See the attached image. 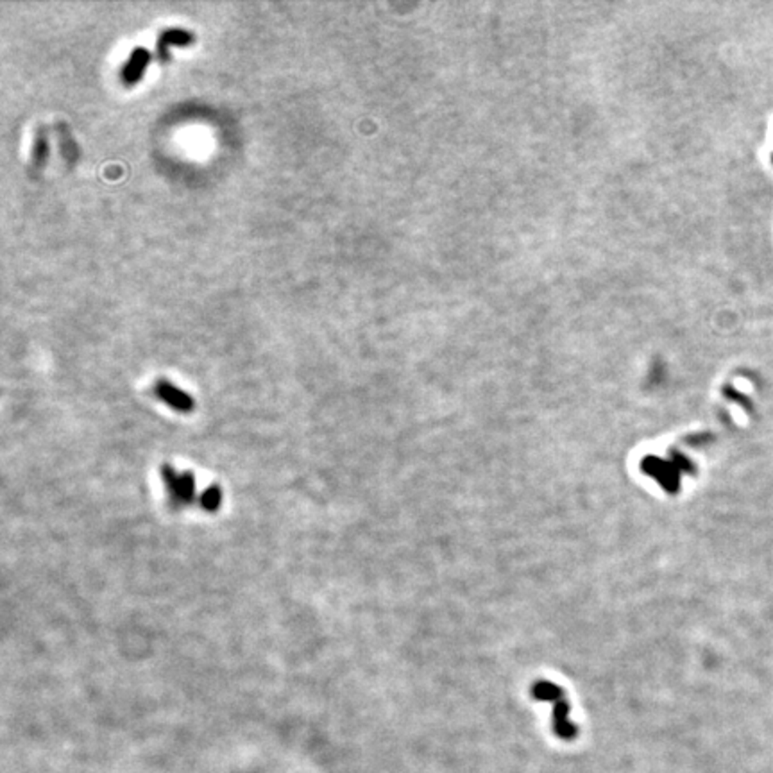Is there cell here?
<instances>
[{
	"label": "cell",
	"instance_id": "52a82bcc",
	"mask_svg": "<svg viewBox=\"0 0 773 773\" xmlns=\"http://www.w3.org/2000/svg\"><path fill=\"white\" fill-rule=\"evenodd\" d=\"M772 161H773V154H772Z\"/></svg>",
	"mask_w": 773,
	"mask_h": 773
},
{
	"label": "cell",
	"instance_id": "8992f818",
	"mask_svg": "<svg viewBox=\"0 0 773 773\" xmlns=\"http://www.w3.org/2000/svg\"><path fill=\"white\" fill-rule=\"evenodd\" d=\"M45 156H47V138H45L44 131H39L35 145V165H38L39 167V165L44 163Z\"/></svg>",
	"mask_w": 773,
	"mask_h": 773
},
{
	"label": "cell",
	"instance_id": "6da1fadb",
	"mask_svg": "<svg viewBox=\"0 0 773 773\" xmlns=\"http://www.w3.org/2000/svg\"><path fill=\"white\" fill-rule=\"evenodd\" d=\"M154 392L158 398L163 399L169 406H172L174 410L179 412H192L194 410V398L190 394L183 392L181 389H177L176 385H172L167 380H158L154 383Z\"/></svg>",
	"mask_w": 773,
	"mask_h": 773
},
{
	"label": "cell",
	"instance_id": "5b68a950",
	"mask_svg": "<svg viewBox=\"0 0 773 773\" xmlns=\"http://www.w3.org/2000/svg\"><path fill=\"white\" fill-rule=\"evenodd\" d=\"M221 501H222V491L219 485H210V487L203 493V496H201V505H203V509L210 510V512L219 509V507H221Z\"/></svg>",
	"mask_w": 773,
	"mask_h": 773
},
{
	"label": "cell",
	"instance_id": "277c9868",
	"mask_svg": "<svg viewBox=\"0 0 773 773\" xmlns=\"http://www.w3.org/2000/svg\"><path fill=\"white\" fill-rule=\"evenodd\" d=\"M194 487H195L194 476H192L188 471L183 473V475H179V482H177V489L176 493H174V496L188 503V501L194 498Z\"/></svg>",
	"mask_w": 773,
	"mask_h": 773
},
{
	"label": "cell",
	"instance_id": "3957f363",
	"mask_svg": "<svg viewBox=\"0 0 773 773\" xmlns=\"http://www.w3.org/2000/svg\"><path fill=\"white\" fill-rule=\"evenodd\" d=\"M194 33H190V30L186 29H181V27H174V29H165L163 33L160 35V38H158V54L161 56V60H167L169 57V52H167V48L169 47H188V45L194 44Z\"/></svg>",
	"mask_w": 773,
	"mask_h": 773
},
{
	"label": "cell",
	"instance_id": "7a4b0ae2",
	"mask_svg": "<svg viewBox=\"0 0 773 773\" xmlns=\"http://www.w3.org/2000/svg\"><path fill=\"white\" fill-rule=\"evenodd\" d=\"M149 61H151V52L147 48L136 47L131 52L120 72V79L125 87H133V84H136L143 78Z\"/></svg>",
	"mask_w": 773,
	"mask_h": 773
}]
</instances>
